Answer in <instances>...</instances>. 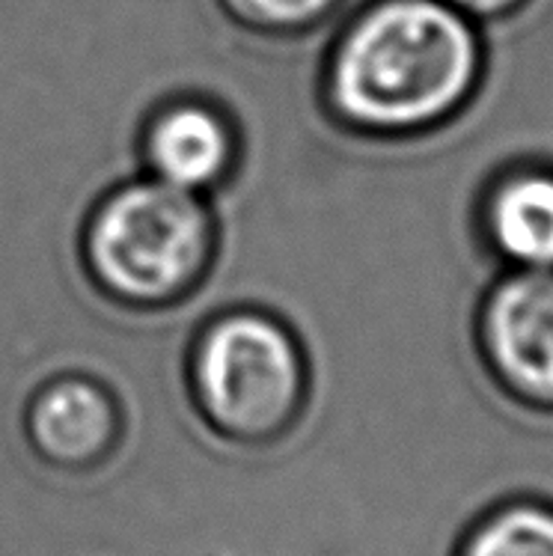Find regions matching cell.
I'll return each instance as SVG.
<instances>
[{
  "label": "cell",
  "mask_w": 553,
  "mask_h": 556,
  "mask_svg": "<svg viewBox=\"0 0 553 556\" xmlns=\"http://www.w3.org/2000/svg\"><path fill=\"white\" fill-rule=\"evenodd\" d=\"M447 3H452L464 15H470L482 27H488V24L506 22L512 15H518L530 0H447Z\"/></svg>",
  "instance_id": "10"
},
{
  "label": "cell",
  "mask_w": 553,
  "mask_h": 556,
  "mask_svg": "<svg viewBox=\"0 0 553 556\" xmlns=\"http://www.w3.org/2000/svg\"><path fill=\"white\" fill-rule=\"evenodd\" d=\"M486 27L447 0H366L325 63V104L345 131L414 140L450 128L486 87Z\"/></svg>",
  "instance_id": "1"
},
{
  "label": "cell",
  "mask_w": 553,
  "mask_h": 556,
  "mask_svg": "<svg viewBox=\"0 0 553 556\" xmlns=\"http://www.w3.org/2000/svg\"><path fill=\"white\" fill-rule=\"evenodd\" d=\"M140 152L152 179L203 197L232 176L238 159L236 125L217 104L176 99L149 116Z\"/></svg>",
  "instance_id": "7"
},
{
  "label": "cell",
  "mask_w": 553,
  "mask_h": 556,
  "mask_svg": "<svg viewBox=\"0 0 553 556\" xmlns=\"http://www.w3.org/2000/svg\"><path fill=\"white\" fill-rule=\"evenodd\" d=\"M450 556H553V500L512 494L488 503L455 535Z\"/></svg>",
  "instance_id": "8"
},
{
  "label": "cell",
  "mask_w": 553,
  "mask_h": 556,
  "mask_svg": "<svg viewBox=\"0 0 553 556\" xmlns=\"http://www.w3.org/2000/svg\"><path fill=\"white\" fill-rule=\"evenodd\" d=\"M24 432L42 462L60 470L104 465L120 443L123 417L116 399L87 375L48 381L24 410Z\"/></svg>",
  "instance_id": "6"
},
{
  "label": "cell",
  "mask_w": 553,
  "mask_h": 556,
  "mask_svg": "<svg viewBox=\"0 0 553 556\" xmlns=\"http://www.w3.org/2000/svg\"><path fill=\"white\" fill-rule=\"evenodd\" d=\"M474 220L498 271H553V159L524 155L491 173Z\"/></svg>",
  "instance_id": "5"
},
{
  "label": "cell",
  "mask_w": 553,
  "mask_h": 556,
  "mask_svg": "<svg viewBox=\"0 0 553 556\" xmlns=\"http://www.w3.org/2000/svg\"><path fill=\"white\" fill-rule=\"evenodd\" d=\"M193 405L221 438L274 443L301 420L310 369L301 342L277 318L236 309L209 321L188 357Z\"/></svg>",
  "instance_id": "3"
},
{
  "label": "cell",
  "mask_w": 553,
  "mask_h": 556,
  "mask_svg": "<svg viewBox=\"0 0 553 556\" xmlns=\"http://www.w3.org/2000/svg\"><path fill=\"white\" fill-rule=\"evenodd\" d=\"M215 244V217L203 197L152 176L113 188L84 229L90 280L125 307H164L191 295L209 274Z\"/></svg>",
  "instance_id": "2"
},
{
  "label": "cell",
  "mask_w": 553,
  "mask_h": 556,
  "mask_svg": "<svg viewBox=\"0 0 553 556\" xmlns=\"http://www.w3.org/2000/svg\"><path fill=\"white\" fill-rule=\"evenodd\" d=\"M476 361L508 405L553 417V271H498L474 316Z\"/></svg>",
  "instance_id": "4"
},
{
  "label": "cell",
  "mask_w": 553,
  "mask_h": 556,
  "mask_svg": "<svg viewBox=\"0 0 553 556\" xmlns=\"http://www.w3.org/2000/svg\"><path fill=\"white\" fill-rule=\"evenodd\" d=\"M226 12L250 30L274 36L306 34L325 24L342 0H221Z\"/></svg>",
  "instance_id": "9"
}]
</instances>
